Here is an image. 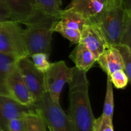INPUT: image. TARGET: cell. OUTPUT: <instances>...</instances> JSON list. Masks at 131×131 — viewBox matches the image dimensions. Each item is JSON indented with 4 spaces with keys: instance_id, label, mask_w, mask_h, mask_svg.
<instances>
[{
    "instance_id": "d4e9b609",
    "label": "cell",
    "mask_w": 131,
    "mask_h": 131,
    "mask_svg": "<svg viewBox=\"0 0 131 131\" xmlns=\"http://www.w3.org/2000/svg\"><path fill=\"white\" fill-rule=\"evenodd\" d=\"M6 131H26L24 116L9 121L6 126Z\"/></svg>"
},
{
    "instance_id": "cb8c5ba5",
    "label": "cell",
    "mask_w": 131,
    "mask_h": 131,
    "mask_svg": "<svg viewBox=\"0 0 131 131\" xmlns=\"http://www.w3.org/2000/svg\"><path fill=\"white\" fill-rule=\"evenodd\" d=\"M111 83L117 89H124L130 83L124 70H118L110 75Z\"/></svg>"
},
{
    "instance_id": "ac0fdd59",
    "label": "cell",
    "mask_w": 131,
    "mask_h": 131,
    "mask_svg": "<svg viewBox=\"0 0 131 131\" xmlns=\"http://www.w3.org/2000/svg\"><path fill=\"white\" fill-rule=\"evenodd\" d=\"M53 32L60 33L63 37L67 39L71 44H77L79 42L81 37V31L69 28L63 24L58 20L56 22L52 28Z\"/></svg>"
},
{
    "instance_id": "30bf717a",
    "label": "cell",
    "mask_w": 131,
    "mask_h": 131,
    "mask_svg": "<svg viewBox=\"0 0 131 131\" xmlns=\"http://www.w3.org/2000/svg\"><path fill=\"white\" fill-rule=\"evenodd\" d=\"M8 90L10 97L22 105L31 107L35 101V99L23 80L17 66L9 77Z\"/></svg>"
},
{
    "instance_id": "484cf974",
    "label": "cell",
    "mask_w": 131,
    "mask_h": 131,
    "mask_svg": "<svg viewBox=\"0 0 131 131\" xmlns=\"http://www.w3.org/2000/svg\"><path fill=\"white\" fill-rule=\"evenodd\" d=\"M10 20V14L3 0H0V22Z\"/></svg>"
},
{
    "instance_id": "ffe728a7",
    "label": "cell",
    "mask_w": 131,
    "mask_h": 131,
    "mask_svg": "<svg viewBox=\"0 0 131 131\" xmlns=\"http://www.w3.org/2000/svg\"><path fill=\"white\" fill-rule=\"evenodd\" d=\"M120 53L124 64V70L129 78L131 80V49L130 46L123 44H119L114 46Z\"/></svg>"
},
{
    "instance_id": "d6986e66",
    "label": "cell",
    "mask_w": 131,
    "mask_h": 131,
    "mask_svg": "<svg viewBox=\"0 0 131 131\" xmlns=\"http://www.w3.org/2000/svg\"><path fill=\"white\" fill-rule=\"evenodd\" d=\"M114 113V95L113 84L111 83L110 76L107 75L106 92L104 104L102 115L113 118Z\"/></svg>"
},
{
    "instance_id": "9a60e30c",
    "label": "cell",
    "mask_w": 131,
    "mask_h": 131,
    "mask_svg": "<svg viewBox=\"0 0 131 131\" xmlns=\"http://www.w3.org/2000/svg\"><path fill=\"white\" fill-rule=\"evenodd\" d=\"M20 58L0 53V95L10 97L8 80Z\"/></svg>"
},
{
    "instance_id": "8fae6325",
    "label": "cell",
    "mask_w": 131,
    "mask_h": 131,
    "mask_svg": "<svg viewBox=\"0 0 131 131\" xmlns=\"http://www.w3.org/2000/svg\"><path fill=\"white\" fill-rule=\"evenodd\" d=\"M10 20L22 24L38 8L37 0H3Z\"/></svg>"
},
{
    "instance_id": "ba28073f",
    "label": "cell",
    "mask_w": 131,
    "mask_h": 131,
    "mask_svg": "<svg viewBox=\"0 0 131 131\" xmlns=\"http://www.w3.org/2000/svg\"><path fill=\"white\" fill-rule=\"evenodd\" d=\"M79 42L83 44L96 59L109 47L101 30L95 22H90L83 26Z\"/></svg>"
},
{
    "instance_id": "5b68a950",
    "label": "cell",
    "mask_w": 131,
    "mask_h": 131,
    "mask_svg": "<svg viewBox=\"0 0 131 131\" xmlns=\"http://www.w3.org/2000/svg\"><path fill=\"white\" fill-rule=\"evenodd\" d=\"M0 53L18 58L28 57L24 29L20 23L12 20L0 22Z\"/></svg>"
},
{
    "instance_id": "277c9868",
    "label": "cell",
    "mask_w": 131,
    "mask_h": 131,
    "mask_svg": "<svg viewBox=\"0 0 131 131\" xmlns=\"http://www.w3.org/2000/svg\"><path fill=\"white\" fill-rule=\"evenodd\" d=\"M33 106L50 131H73L71 122L60 104L51 99L47 92L35 101Z\"/></svg>"
},
{
    "instance_id": "52a82bcc",
    "label": "cell",
    "mask_w": 131,
    "mask_h": 131,
    "mask_svg": "<svg viewBox=\"0 0 131 131\" xmlns=\"http://www.w3.org/2000/svg\"><path fill=\"white\" fill-rule=\"evenodd\" d=\"M17 67L35 101L39 100L46 92L44 73L38 71L28 57L20 58L17 63Z\"/></svg>"
},
{
    "instance_id": "2e32d148",
    "label": "cell",
    "mask_w": 131,
    "mask_h": 131,
    "mask_svg": "<svg viewBox=\"0 0 131 131\" xmlns=\"http://www.w3.org/2000/svg\"><path fill=\"white\" fill-rule=\"evenodd\" d=\"M58 19L64 25L81 32L83 26L88 23L86 19L80 13L67 8L60 11Z\"/></svg>"
},
{
    "instance_id": "4fadbf2b",
    "label": "cell",
    "mask_w": 131,
    "mask_h": 131,
    "mask_svg": "<svg viewBox=\"0 0 131 131\" xmlns=\"http://www.w3.org/2000/svg\"><path fill=\"white\" fill-rule=\"evenodd\" d=\"M67 8L80 13L89 22L97 17L106 7L96 0H71Z\"/></svg>"
},
{
    "instance_id": "9c48e42d",
    "label": "cell",
    "mask_w": 131,
    "mask_h": 131,
    "mask_svg": "<svg viewBox=\"0 0 131 131\" xmlns=\"http://www.w3.org/2000/svg\"><path fill=\"white\" fill-rule=\"evenodd\" d=\"M34 109L33 106H26L9 96L0 95V131H6L9 121L22 118L26 113Z\"/></svg>"
},
{
    "instance_id": "e0dca14e",
    "label": "cell",
    "mask_w": 131,
    "mask_h": 131,
    "mask_svg": "<svg viewBox=\"0 0 131 131\" xmlns=\"http://www.w3.org/2000/svg\"><path fill=\"white\" fill-rule=\"evenodd\" d=\"M24 119L26 131H47L46 123L35 109L26 113Z\"/></svg>"
},
{
    "instance_id": "8992f818",
    "label": "cell",
    "mask_w": 131,
    "mask_h": 131,
    "mask_svg": "<svg viewBox=\"0 0 131 131\" xmlns=\"http://www.w3.org/2000/svg\"><path fill=\"white\" fill-rule=\"evenodd\" d=\"M72 68L67 66L63 60L51 63L49 69L44 73L46 92L53 101L60 104V98L63 86L70 80Z\"/></svg>"
},
{
    "instance_id": "5bb4252c",
    "label": "cell",
    "mask_w": 131,
    "mask_h": 131,
    "mask_svg": "<svg viewBox=\"0 0 131 131\" xmlns=\"http://www.w3.org/2000/svg\"><path fill=\"white\" fill-rule=\"evenodd\" d=\"M75 64V67L86 73L93 66L97 59L92 52L83 44L79 42L69 55Z\"/></svg>"
},
{
    "instance_id": "7a4b0ae2",
    "label": "cell",
    "mask_w": 131,
    "mask_h": 131,
    "mask_svg": "<svg viewBox=\"0 0 131 131\" xmlns=\"http://www.w3.org/2000/svg\"><path fill=\"white\" fill-rule=\"evenodd\" d=\"M95 22L101 30L108 46L123 44L130 46L131 11L126 1L122 5L106 7Z\"/></svg>"
},
{
    "instance_id": "83f0119b",
    "label": "cell",
    "mask_w": 131,
    "mask_h": 131,
    "mask_svg": "<svg viewBox=\"0 0 131 131\" xmlns=\"http://www.w3.org/2000/svg\"><path fill=\"white\" fill-rule=\"evenodd\" d=\"M55 1H56V2L57 3L58 5L61 7V5H62V0H55Z\"/></svg>"
},
{
    "instance_id": "7402d4cb",
    "label": "cell",
    "mask_w": 131,
    "mask_h": 131,
    "mask_svg": "<svg viewBox=\"0 0 131 131\" xmlns=\"http://www.w3.org/2000/svg\"><path fill=\"white\" fill-rule=\"evenodd\" d=\"M35 67L42 73H45L51 67V63L48 60L49 56L43 53H37L30 57Z\"/></svg>"
},
{
    "instance_id": "4316f807",
    "label": "cell",
    "mask_w": 131,
    "mask_h": 131,
    "mask_svg": "<svg viewBox=\"0 0 131 131\" xmlns=\"http://www.w3.org/2000/svg\"><path fill=\"white\" fill-rule=\"evenodd\" d=\"M99 3H102L105 6V7L115 6V5H122L125 3V0H96Z\"/></svg>"
},
{
    "instance_id": "3957f363",
    "label": "cell",
    "mask_w": 131,
    "mask_h": 131,
    "mask_svg": "<svg viewBox=\"0 0 131 131\" xmlns=\"http://www.w3.org/2000/svg\"><path fill=\"white\" fill-rule=\"evenodd\" d=\"M58 17L49 15L37 9L33 15L22 24L24 30L28 57L37 53H43L49 56L51 51L52 28Z\"/></svg>"
},
{
    "instance_id": "7c38bea8",
    "label": "cell",
    "mask_w": 131,
    "mask_h": 131,
    "mask_svg": "<svg viewBox=\"0 0 131 131\" xmlns=\"http://www.w3.org/2000/svg\"><path fill=\"white\" fill-rule=\"evenodd\" d=\"M97 62L108 76L118 70H124V64L121 57L114 46L107 47L99 55L97 59Z\"/></svg>"
},
{
    "instance_id": "44dd1931",
    "label": "cell",
    "mask_w": 131,
    "mask_h": 131,
    "mask_svg": "<svg viewBox=\"0 0 131 131\" xmlns=\"http://www.w3.org/2000/svg\"><path fill=\"white\" fill-rule=\"evenodd\" d=\"M37 3L38 8L43 12L58 17L61 9L55 0H37Z\"/></svg>"
},
{
    "instance_id": "603a6c76",
    "label": "cell",
    "mask_w": 131,
    "mask_h": 131,
    "mask_svg": "<svg viewBox=\"0 0 131 131\" xmlns=\"http://www.w3.org/2000/svg\"><path fill=\"white\" fill-rule=\"evenodd\" d=\"M92 131H114L113 118L101 115L95 118Z\"/></svg>"
},
{
    "instance_id": "6da1fadb",
    "label": "cell",
    "mask_w": 131,
    "mask_h": 131,
    "mask_svg": "<svg viewBox=\"0 0 131 131\" xmlns=\"http://www.w3.org/2000/svg\"><path fill=\"white\" fill-rule=\"evenodd\" d=\"M69 86L68 117L73 131H92L95 117L89 98V81L86 73L72 68Z\"/></svg>"
}]
</instances>
